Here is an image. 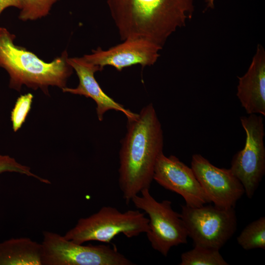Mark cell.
<instances>
[{
  "label": "cell",
  "instance_id": "7c38bea8",
  "mask_svg": "<svg viewBox=\"0 0 265 265\" xmlns=\"http://www.w3.org/2000/svg\"><path fill=\"white\" fill-rule=\"evenodd\" d=\"M68 62L75 71L79 83L76 88H62L63 92L84 96L93 100L96 104V113L99 121H102L104 114L110 110L122 112L128 120L137 116V113L125 108L102 90L94 77L96 72L100 71L98 66L86 61L83 56L69 57Z\"/></svg>",
  "mask_w": 265,
  "mask_h": 265
},
{
  "label": "cell",
  "instance_id": "30bf717a",
  "mask_svg": "<svg viewBox=\"0 0 265 265\" xmlns=\"http://www.w3.org/2000/svg\"><path fill=\"white\" fill-rule=\"evenodd\" d=\"M153 180L182 196L188 206L197 207L211 202L191 168L175 156L167 157L162 153L159 156Z\"/></svg>",
  "mask_w": 265,
  "mask_h": 265
},
{
  "label": "cell",
  "instance_id": "ffe728a7",
  "mask_svg": "<svg viewBox=\"0 0 265 265\" xmlns=\"http://www.w3.org/2000/svg\"><path fill=\"white\" fill-rule=\"evenodd\" d=\"M24 0H0V15L8 7H15L20 10L23 5Z\"/></svg>",
  "mask_w": 265,
  "mask_h": 265
},
{
  "label": "cell",
  "instance_id": "e0dca14e",
  "mask_svg": "<svg viewBox=\"0 0 265 265\" xmlns=\"http://www.w3.org/2000/svg\"><path fill=\"white\" fill-rule=\"evenodd\" d=\"M58 0H24L19 18L24 21L42 18L49 14L52 6Z\"/></svg>",
  "mask_w": 265,
  "mask_h": 265
},
{
  "label": "cell",
  "instance_id": "9c48e42d",
  "mask_svg": "<svg viewBox=\"0 0 265 265\" xmlns=\"http://www.w3.org/2000/svg\"><path fill=\"white\" fill-rule=\"evenodd\" d=\"M191 168L210 202L216 207L235 208L245 193L242 184L230 168L217 167L200 154L192 155Z\"/></svg>",
  "mask_w": 265,
  "mask_h": 265
},
{
  "label": "cell",
  "instance_id": "277c9868",
  "mask_svg": "<svg viewBox=\"0 0 265 265\" xmlns=\"http://www.w3.org/2000/svg\"><path fill=\"white\" fill-rule=\"evenodd\" d=\"M149 222L138 210L121 212L116 208L104 206L88 217L79 219L63 236L78 244L89 241L109 243L120 234L131 238L147 233Z\"/></svg>",
  "mask_w": 265,
  "mask_h": 265
},
{
  "label": "cell",
  "instance_id": "ba28073f",
  "mask_svg": "<svg viewBox=\"0 0 265 265\" xmlns=\"http://www.w3.org/2000/svg\"><path fill=\"white\" fill-rule=\"evenodd\" d=\"M240 117L246 138L243 148L233 157L230 169L252 198L265 173V135L263 116L248 114Z\"/></svg>",
  "mask_w": 265,
  "mask_h": 265
},
{
  "label": "cell",
  "instance_id": "7a4b0ae2",
  "mask_svg": "<svg viewBox=\"0 0 265 265\" xmlns=\"http://www.w3.org/2000/svg\"><path fill=\"white\" fill-rule=\"evenodd\" d=\"M107 3L122 41L142 39L161 48L194 10V0H107Z\"/></svg>",
  "mask_w": 265,
  "mask_h": 265
},
{
  "label": "cell",
  "instance_id": "9a60e30c",
  "mask_svg": "<svg viewBox=\"0 0 265 265\" xmlns=\"http://www.w3.org/2000/svg\"><path fill=\"white\" fill-rule=\"evenodd\" d=\"M180 265H228L217 249L194 245L193 249L184 252Z\"/></svg>",
  "mask_w": 265,
  "mask_h": 265
},
{
  "label": "cell",
  "instance_id": "8992f818",
  "mask_svg": "<svg viewBox=\"0 0 265 265\" xmlns=\"http://www.w3.org/2000/svg\"><path fill=\"white\" fill-rule=\"evenodd\" d=\"M140 193L131 201L149 217V231L146 234L152 247L166 257L172 247L187 243L188 236L185 223L181 214L172 209L170 201H157L148 188Z\"/></svg>",
  "mask_w": 265,
  "mask_h": 265
},
{
  "label": "cell",
  "instance_id": "ac0fdd59",
  "mask_svg": "<svg viewBox=\"0 0 265 265\" xmlns=\"http://www.w3.org/2000/svg\"><path fill=\"white\" fill-rule=\"evenodd\" d=\"M33 96L31 93L21 95L17 100L11 113V121L14 132L22 126L30 110Z\"/></svg>",
  "mask_w": 265,
  "mask_h": 265
},
{
  "label": "cell",
  "instance_id": "d6986e66",
  "mask_svg": "<svg viewBox=\"0 0 265 265\" xmlns=\"http://www.w3.org/2000/svg\"><path fill=\"white\" fill-rule=\"evenodd\" d=\"M5 172L17 173L33 177L43 183H51L49 180L32 173L29 167L19 163L14 158L0 154V174Z\"/></svg>",
  "mask_w": 265,
  "mask_h": 265
},
{
  "label": "cell",
  "instance_id": "5b68a950",
  "mask_svg": "<svg viewBox=\"0 0 265 265\" xmlns=\"http://www.w3.org/2000/svg\"><path fill=\"white\" fill-rule=\"evenodd\" d=\"M42 265H132L115 246L78 244L58 234L44 231Z\"/></svg>",
  "mask_w": 265,
  "mask_h": 265
},
{
  "label": "cell",
  "instance_id": "4fadbf2b",
  "mask_svg": "<svg viewBox=\"0 0 265 265\" xmlns=\"http://www.w3.org/2000/svg\"><path fill=\"white\" fill-rule=\"evenodd\" d=\"M237 96L248 114L265 116V52L260 45L247 72L238 77Z\"/></svg>",
  "mask_w": 265,
  "mask_h": 265
},
{
  "label": "cell",
  "instance_id": "6da1fadb",
  "mask_svg": "<svg viewBox=\"0 0 265 265\" xmlns=\"http://www.w3.org/2000/svg\"><path fill=\"white\" fill-rule=\"evenodd\" d=\"M163 135L153 105L144 106L128 120L119 152V186L128 204L144 189H150L159 156L163 153Z\"/></svg>",
  "mask_w": 265,
  "mask_h": 265
},
{
  "label": "cell",
  "instance_id": "44dd1931",
  "mask_svg": "<svg viewBox=\"0 0 265 265\" xmlns=\"http://www.w3.org/2000/svg\"><path fill=\"white\" fill-rule=\"evenodd\" d=\"M215 0H205L207 8H212L214 6V1Z\"/></svg>",
  "mask_w": 265,
  "mask_h": 265
},
{
  "label": "cell",
  "instance_id": "2e32d148",
  "mask_svg": "<svg viewBox=\"0 0 265 265\" xmlns=\"http://www.w3.org/2000/svg\"><path fill=\"white\" fill-rule=\"evenodd\" d=\"M238 244L244 250L265 249V217L248 224L237 237Z\"/></svg>",
  "mask_w": 265,
  "mask_h": 265
},
{
  "label": "cell",
  "instance_id": "8fae6325",
  "mask_svg": "<svg viewBox=\"0 0 265 265\" xmlns=\"http://www.w3.org/2000/svg\"><path fill=\"white\" fill-rule=\"evenodd\" d=\"M162 48L142 39H126L122 43L107 50L99 47L83 57L87 61L98 66L100 71L105 67H113L118 71L135 65L142 67L154 64L159 58Z\"/></svg>",
  "mask_w": 265,
  "mask_h": 265
},
{
  "label": "cell",
  "instance_id": "5bb4252c",
  "mask_svg": "<svg viewBox=\"0 0 265 265\" xmlns=\"http://www.w3.org/2000/svg\"><path fill=\"white\" fill-rule=\"evenodd\" d=\"M0 265H42L41 243L28 238L0 242Z\"/></svg>",
  "mask_w": 265,
  "mask_h": 265
},
{
  "label": "cell",
  "instance_id": "3957f363",
  "mask_svg": "<svg viewBox=\"0 0 265 265\" xmlns=\"http://www.w3.org/2000/svg\"><path fill=\"white\" fill-rule=\"evenodd\" d=\"M15 38L6 28L0 27V67L9 75L10 88L19 91L26 85L48 94L50 86L61 89L66 87L73 69L68 62L66 50L52 61L46 62L26 49L16 46Z\"/></svg>",
  "mask_w": 265,
  "mask_h": 265
},
{
  "label": "cell",
  "instance_id": "52a82bcc",
  "mask_svg": "<svg viewBox=\"0 0 265 265\" xmlns=\"http://www.w3.org/2000/svg\"><path fill=\"white\" fill-rule=\"evenodd\" d=\"M180 214L194 245L220 250L237 230L235 208L185 205L182 206Z\"/></svg>",
  "mask_w": 265,
  "mask_h": 265
}]
</instances>
